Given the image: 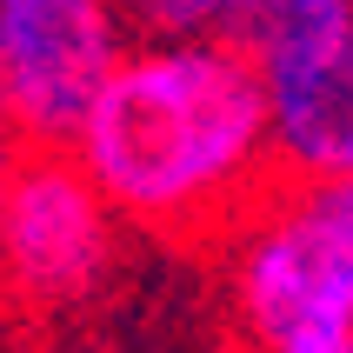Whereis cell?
<instances>
[{
    "instance_id": "obj_1",
    "label": "cell",
    "mask_w": 353,
    "mask_h": 353,
    "mask_svg": "<svg viewBox=\"0 0 353 353\" xmlns=\"http://www.w3.org/2000/svg\"><path fill=\"white\" fill-rule=\"evenodd\" d=\"M80 167L154 240L234 234L274 194V114L234 34L140 40L74 140Z\"/></svg>"
},
{
    "instance_id": "obj_2",
    "label": "cell",
    "mask_w": 353,
    "mask_h": 353,
    "mask_svg": "<svg viewBox=\"0 0 353 353\" xmlns=\"http://www.w3.org/2000/svg\"><path fill=\"white\" fill-rule=\"evenodd\" d=\"M227 300L254 353H353V174L260 200L227 234Z\"/></svg>"
},
{
    "instance_id": "obj_3",
    "label": "cell",
    "mask_w": 353,
    "mask_h": 353,
    "mask_svg": "<svg viewBox=\"0 0 353 353\" xmlns=\"http://www.w3.org/2000/svg\"><path fill=\"white\" fill-rule=\"evenodd\" d=\"M120 207L100 194L74 147L14 140L0 194V260L20 314L67 320L94 307L120 274Z\"/></svg>"
},
{
    "instance_id": "obj_4",
    "label": "cell",
    "mask_w": 353,
    "mask_h": 353,
    "mask_svg": "<svg viewBox=\"0 0 353 353\" xmlns=\"http://www.w3.org/2000/svg\"><path fill=\"white\" fill-rule=\"evenodd\" d=\"M227 34L254 54L287 180L353 174V0H240Z\"/></svg>"
},
{
    "instance_id": "obj_5",
    "label": "cell",
    "mask_w": 353,
    "mask_h": 353,
    "mask_svg": "<svg viewBox=\"0 0 353 353\" xmlns=\"http://www.w3.org/2000/svg\"><path fill=\"white\" fill-rule=\"evenodd\" d=\"M120 0H0V107L14 140L74 147L134 54Z\"/></svg>"
},
{
    "instance_id": "obj_6",
    "label": "cell",
    "mask_w": 353,
    "mask_h": 353,
    "mask_svg": "<svg viewBox=\"0 0 353 353\" xmlns=\"http://www.w3.org/2000/svg\"><path fill=\"white\" fill-rule=\"evenodd\" d=\"M147 40H187V34H227L240 0H120Z\"/></svg>"
},
{
    "instance_id": "obj_7",
    "label": "cell",
    "mask_w": 353,
    "mask_h": 353,
    "mask_svg": "<svg viewBox=\"0 0 353 353\" xmlns=\"http://www.w3.org/2000/svg\"><path fill=\"white\" fill-rule=\"evenodd\" d=\"M54 353H127V347H107V340H67V347H54Z\"/></svg>"
}]
</instances>
